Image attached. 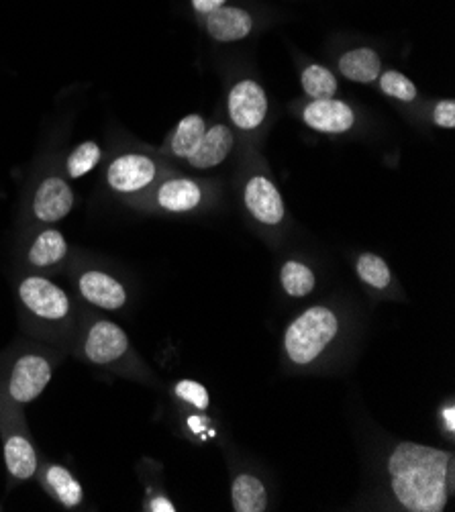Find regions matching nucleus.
<instances>
[{"label":"nucleus","instance_id":"a878e982","mask_svg":"<svg viewBox=\"0 0 455 512\" xmlns=\"http://www.w3.org/2000/svg\"><path fill=\"white\" fill-rule=\"evenodd\" d=\"M176 394L186 400L188 404H192L194 408H198V411H205V408H209V392L207 388L198 384V382H192V380H182L176 384Z\"/></svg>","mask_w":455,"mask_h":512},{"label":"nucleus","instance_id":"6e6552de","mask_svg":"<svg viewBox=\"0 0 455 512\" xmlns=\"http://www.w3.org/2000/svg\"><path fill=\"white\" fill-rule=\"evenodd\" d=\"M74 209V190L62 176H47L39 182L33 202L31 213L35 221L52 225L66 219Z\"/></svg>","mask_w":455,"mask_h":512},{"label":"nucleus","instance_id":"a211bd4d","mask_svg":"<svg viewBox=\"0 0 455 512\" xmlns=\"http://www.w3.org/2000/svg\"><path fill=\"white\" fill-rule=\"evenodd\" d=\"M231 502L235 512H264L268 508L266 486L256 476L241 474L233 482Z\"/></svg>","mask_w":455,"mask_h":512},{"label":"nucleus","instance_id":"ddd939ff","mask_svg":"<svg viewBox=\"0 0 455 512\" xmlns=\"http://www.w3.org/2000/svg\"><path fill=\"white\" fill-rule=\"evenodd\" d=\"M80 296L96 309L121 311L127 304L125 286L111 274L100 270H88L78 278Z\"/></svg>","mask_w":455,"mask_h":512},{"label":"nucleus","instance_id":"2eb2a0df","mask_svg":"<svg viewBox=\"0 0 455 512\" xmlns=\"http://www.w3.org/2000/svg\"><path fill=\"white\" fill-rule=\"evenodd\" d=\"M156 204L166 213H190L200 207L205 192L190 178H172L158 186Z\"/></svg>","mask_w":455,"mask_h":512},{"label":"nucleus","instance_id":"6ab92c4d","mask_svg":"<svg viewBox=\"0 0 455 512\" xmlns=\"http://www.w3.org/2000/svg\"><path fill=\"white\" fill-rule=\"evenodd\" d=\"M45 484L47 488L52 490V494L66 506V508H74L82 502L84 498V488L82 484L74 478V474L58 464H52L45 468Z\"/></svg>","mask_w":455,"mask_h":512},{"label":"nucleus","instance_id":"4be33fe9","mask_svg":"<svg viewBox=\"0 0 455 512\" xmlns=\"http://www.w3.org/2000/svg\"><path fill=\"white\" fill-rule=\"evenodd\" d=\"M100 160H103V149L96 141H84L80 143L66 160V174L70 180H78L92 172Z\"/></svg>","mask_w":455,"mask_h":512},{"label":"nucleus","instance_id":"5701e85b","mask_svg":"<svg viewBox=\"0 0 455 512\" xmlns=\"http://www.w3.org/2000/svg\"><path fill=\"white\" fill-rule=\"evenodd\" d=\"M282 286L294 298H305L315 288V274L305 264L286 262L282 268Z\"/></svg>","mask_w":455,"mask_h":512},{"label":"nucleus","instance_id":"c756f323","mask_svg":"<svg viewBox=\"0 0 455 512\" xmlns=\"http://www.w3.org/2000/svg\"><path fill=\"white\" fill-rule=\"evenodd\" d=\"M443 417H445V421H447V427H449V431H453V406H447L445 411H443Z\"/></svg>","mask_w":455,"mask_h":512},{"label":"nucleus","instance_id":"393cba45","mask_svg":"<svg viewBox=\"0 0 455 512\" xmlns=\"http://www.w3.org/2000/svg\"><path fill=\"white\" fill-rule=\"evenodd\" d=\"M378 84L382 88V92L390 98H396L400 102H413L417 100V86L411 78H407L404 74L396 72V70H386L378 76Z\"/></svg>","mask_w":455,"mask_h":512},{"label":"nucleus","instance_id":"20e7f679","mask_svg":"<svg viewBox=\"0 0 455 512\" xmlns=\"http://www.w3.org/2000/svg\"><path fill=\"white\" fill-rule=\"evenodd\" d=\"M160 168L154 158L145 156V153L129 151L117 156L107 168V184L117 194H139L147 188L154 186L158 180Z\"/></svg>","mask_w":455,"mask_h":512},{"label":"nucleus","instance_id":"1a4fd4ad","mask_svg":"<svg viewBox=\"0 0 455 512\" xmlns=\"http://www.w3.org/2000/svg\"><path fill=\"white\" fill-rule=\"evenodd\" d=\"M129 337L113 321L100 319L92 323L84 339V355L94 366H111L127 355Z\"/></svg>","mask_w":455,"mask_h":512},{"label":"nucleus","instance_id":"f257e3e1","mask_svg":"<svg viewBox=\"0 0 455 512\" xmlns=\"http://www.w3.org/2000/svg\"><path fill=\"white\" fill-rule=\"evenodd\" d=\"M394 498L411 512H441L453 486V455L427 445L404 441L388 459Z\"/></svg>","mask_w":455,"mask_h":512},{"label":"nucleus","instance_id":"423d86ee","mask_svg":"<svg viewBox=\"0 0 455 512\" xmlns=\"http://www.w3.org/2000/svg\"><path fill=\"white\" fill-rule=\"evenodd\" d=\"M268 94L256 80H239L227 94V111L239 131H256L268 117Z\"/></svg>","mask_w":455,"mask_h":512},{"label":"nucleus","instance_id":"bb28decb","mask_svg":"<svg viewBox=\"0 0 455 512\" xmlns=\"http://www.w3.org/2000/svg\"><path fill=\"white\" fill-rule=\"evenodd\" d=\"M433 123L441 129H453L455 127V102L451 98L439 100L433 109Z\"/></svg>","mask_w":455,"mask_h":512},{"label":"nucleus","instance_id":"f03ea898","mask_svg":"<svg viewBox=\"0 0 455 512\" xmlns=\"http://www.w3.org/2000/svg\"><path fill=\"white\" fill-rule=\"evenodd\" d=\"M339 331V321L327 306H313L290 323L284 347L290 360L298 366H307L327 349Z\"/></svg>","mask_w":455,"mask_h":512},{"label":"nucleus","instance_id":"aec40b11","mask_svg":"<svg viewBox=\"0 0 455 512\" xmlns=\"http://www.w3.org/2000/svg\"><path fill=\"white\" fill-rule=\"evenodd\" d=\"M207 131V123L200 115H188L184 117L170 137V153L176 158H188L190 153L196 149L198 141L202 139Z\"/></svg>","mask_w":455,"mask_h":512},{"label":"nucleus","instance_id":"cd10ccee","mask_svg":"<svg viewBox=\"0 0 455 512\" xmlns=\"http://www.w3.org/2000/svg\"><path fill=\"white\" fill-rule=\"evenodd\" d=\"M223 5H227V0H190V7L196 17H205Z\"/></svg>","mask_w":455,"mask_h":512},{"label":"nucleus","instance_id":"c85d7f7f","mask_svg":"<svg viewBox=\"0 0 455 512\" xmlns=\"http://www.w3.org/2000/svg\"><path fill=\"white\" fill-rule=\"evenodd\" d=\"M147 510H154V512H174L176 508H174V504H172L166 496H158V498H154V500H151V502L147 504Z\"/></svg>","mask_w":455,"mask_h":512},{"label":"nucleus","instance_id":"f3484780","mask_svg":"<svg viewBox=\"0 0 455 512\" xmlns=\"http://www.w3.org/2000/svg\"><path fill=\"white\" fill-rule=\"evenodd\" d=\"M68 255V241L66 237L54 229H43L35 241L31 243L29 247V253H27V260L33 268H41V270H47V268H54L58 266L64 258Z\"/></svg>","mask_w":455,"mask_h":512},{"label":"nucleus","instance_id":"9d476101","mask_svg":"<svg viewBox=\"0 0 455 512\" xmlns=\"http://www.w3.org/2000/svg\"><path fill=\"white\" fill-rule=\"evenodd\" d=\"M0 431L5 435V464L15 480H29L37 474V451L19 425V419H7L0 411Z\"/></svg>","mask_w":455,"mask_h":512},{"label":"nucleus","instance_id":"412c9836","mask_svg":"<svg viewBox=\"0 0 455 512\" xmlns=\"http://www.w3.org/2000/svg\"><path fill=\"white\" fill-rule=\"evenodd\" d=\"M300 84L305 94L311 100H323V98H333L337 94V78L335 74L321 66V64H311L305 70H302Z\"/></svg>","mask_w":455,"mask_h":512},{"label":"nucleus","instance_id":"9b49d317","mask_svg":"<svg viewBox=\"0 0 455 512\" xmlns=\"http://www.w3.org/2000/svg\"><path fill=\"white\" fill-rule=\"evenodd\" d=\"M302 121L317 133L339 135L353 129V125H356V113L343 100L323 98L309 102L305 111H302Z\"/></svg>","mask_w":455,"mask_h":512},{"label":"nucleus","instance_id":"f8f14e48","mask_svg":"<svg viewBox=\"0 0 455 512\" xmlns=\"http://www.w3.org/2000/svg\"><path fill=\"white\" fill-rule=\"evenodd\" d=\"M198 19L202 21V27H205L209 37L217 43H235L247 39L256 25L254 15L235 5H223Z\"/></svg>","mask_w":455,"mask_h":512},{"label":"nucleus","instance_id":"7ed1b4c3","mask_svg":"<svg viewBox=\"0 0 455 512\" xmlns=\"http://www.w3.org/2000/svg\"><path fill=\"white\" fill-rule=\"evenodd\" d=\"M19 300L33 319L45 325H64L72 317L70 296L41 276H29L19 284Z\"/></svg>","mask_w":455,"mask_h":512},{"label":"nucleus","instance_id":"0eeeda50","mask_svg":"<svg viewBox=\"0 0 455 512\" xmlns=\"http://www.w3.org/2000/svg\"><path fill=\"white\" fill-rule=\"evenodd\" d=\"M243 202L249 215L262 225L276 227L286 217L284 198L266 174L249 176L243 186Z\"/></svg>","mask_w":455,"mask_h":512},{"label":"nucleus","instance_id":"b1692460","mask_svg":"<svg viewBox=\"0 0 455 512\" xmlns=\"http://www.w3.org/2000/svg\"><path fill=\"white\" fill-rule=\"evenodd\" d=\"M358 276L362 282L376 290H384L392 282L388 264L376 253H364L358 260Z\"/></svg>","mask_w":455,"mask_h":512},{"label":"nucleus","instance_id":"dca6fc26","mask_svg":"<svg viewBox=\"0 0 455 512\" xmlns=\"http://www.w3.org/2000/svg\"><path fill=\"white\" fill-rule=\"evenodd\" d=\"M339 72L358 84H372L382 74V60L378 51L372 47H356L349 49L337 62Z\"/></svg>","mask_w":455,"mask_h":512},{"label":"nucleus","instance_id":"4468645a","mask_svg":"<svg viewBox=\"0 0 455 512\" xmlns=\"http://www.w3.org/2000/svg\"><path fill=\"white\" fill-rule=\"evenodd\" d=\"M233 143H235V137L227 125L217 123L213 127H207L205 135H202L196 149L186 158V162L194 170L217 168L229 158Z\"/></svg>","mask_w":455,"mask_h":512},{"label":"nucleus","instance_id":"39448f33","mask_svg":"<svg viewBox=\"0 0 455 512\" xmlns=\"http://www.w3.org/2000/svg\"><path fill=\"white\" fill-rule=\"evenodd\" d=\"M54 366L45 355L39 353H23L19 355L7 384V394L15 404L33 402L43 394L47 384L52 382Z\"/></svg>","mask_w":455,"mask_h":512}]
</instances>
